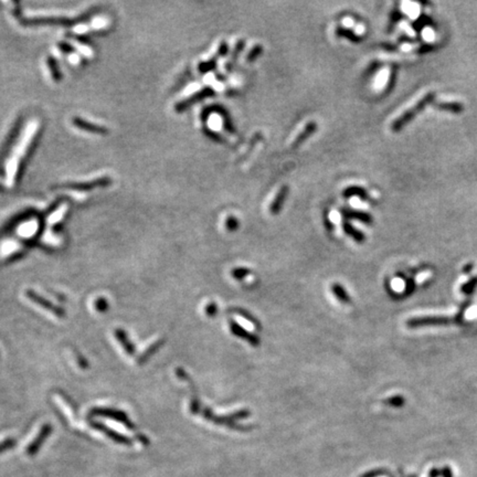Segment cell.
<instances>
[{"label": "cell", "mask_w": 477, "mask_h": 477, "mask_svg": "<svg viewBox=\"0 0 477 477\" xmlns=\"http://www.w3.org/2000/svg\"><path fill=\"white\" fill-rule=\"evenodd\" d=\"M434 98H435V93L434 92H430L427 95H424V97L419 102H417L415 105H413L410 109H408L407 112L403 113L400 117H398V119L392 123L391 129L393 131L401 130L406 125H408V123L412 121L417 114H419L420 112H422L423 109L427 107L431 102H433Z\"/></svg>", "instance_id": "obj_1"}, {"label": "cell", "mask_w": 477, "mask_h": 477, "mask_svg": "<svg viewBox=\"0 0 477 477\" xmlns=\"http://www.w3.org/2000/svg\"><path fill=\"white\" fill-rule=\"evenodd\" d=\"M385 403L386 405H390L394 408H400L403 406V403H405V399H403L402 395H393V397L387 399Z\"/></svg>", "instance_id": "obj_25"}, {"label": "cell", "mask_w": 477, "mask_h": 477, "mask_svg": "<svg viewBox=\"0 0 477 477\" xmlns=\"http://www.w3.org/2000/svg\"><path fill=\"white\" fill-rule=\"evenodd\" d=\"M262 53H263V47L261 45H256L250 50V52L247 53L246 61L251 63V62L255 61L256 59H258Z\"/></svg>", "instance_id": "obj_21"}, {"label": "cell", "mask_w": 477, "mask_h": 477, "mask_svg": "<svg viewBox=\"0 0 477 477\" xmlns=\"http://www.w3.org/2000/svg\"><path fill=\"white\" fill-rule=\"evenodd\" d=\"M91 415H93V416H95V415L106 416V417H109V419H113V420H116L117 422L123 423L124 425H125V427H127L130 430H135V425L128 420V417L126 416V414L124 412H122V411H119V410L107 409V408L106 409L98 408V409H93L91 411Z\"/></svg>", "instance_id": "obj_3"}, {"label": "cell", "mask_w": 477, "mask_h": 477, "mask_svg": "<svg viewBox=\"0 0 477 477\" xmlns=\"http://www.w3.org/2000/svg\"><path fill=\"white\" fill-rule=\"evenodd\" d=\"M244 46H245V41H244V40H239V41L237 42V45H236V47H234L233 52H232V54H231V59H230V60L227 61V63H226V70L229 71V72L233 69L234 64H236V62H237V60H238V58H239L240 53L242 52V50L244 49Z\"/></svg>", "instance_id": "obj_17"}, {"label": "cell", "mask_w": 477, "mask_h": 477, "mask_svg": "<svg viewBox=\"0 0 477 477\" xmlns=\"http://www.w3.org/2000/svg\"><path fill=\"white\" fill-rule=\"evenodd\" d=\"M115 335H116L117 340H119L122 344V346L125 348L127 354L128 355H134L135 354V347H134V345L129 341L126 333L122 329H116Z\"/></svg>", "instance_id": "obj_14"}, {"label": "cell", "mask_w": 477, "mask_h": 477, "mask_svg": "<svg viewBox=\"0 0 477 477\" xmlns=\"http://www.w3.org/2000/svg\"><path fill=\"white\" fill-rule=\"evenodd\" d=\"M239 226H240V223H239L238 219H237L236 217L230 216V217H227V218H226L225 227H226V230H227V231H229V232L237 231Z\"/></svg>", "instance_id": "obj_24"}, {"label": "cell", "mask_w": 477, "mask_h": 477, "mask_svg": "<svg viewBox=\"0 0 477 477\" xmlns=\"http://www.w3.org/2000/svg\"><path fill=\"white\" fill-rule=\"evenodd\" d=\"M163 344H164V340H158V341H156L155 344L150 345V346L144 351V354L138 358V364H139V365H142V364L147 362V361H148V359H149L154 354H155V352H156L161 346H163Z\"/></svg>", "instance_id": "obj_18"}, {"label": "cell", "mask_w": 477, "mask_h": 477, "mask_svg": "<svg viewBox=\"0 0 477 477\" xmlns=\"http://www.w3.org/2000/svg\"><path fill=\"white\" fill-rule=\"evenodd\" d=\"M442 476H443V477H453L451 468H450V467H444V468L442 469Z\"/></svg>", "instance_id": "obj_32"}, {"label": "cell", "mask_w": 477, "mask_h": 477, "mask_svg": "<svg viewBox=\"0 0 477 477\" xmlns=\"http://www.w3.org/2000/svg\"><path fill=\"white\" fill-rule=\"evenodd\" d=\"M342 196L345 198H351V197H357L359 199L361 200H369V195L367 193V190L365 188L358 187V186H350L347 187L346 189L342 192Z\"/></svg>", "instance_id": "obj_13"}, {"label": "cell", "mask_w": 477, "mask_h": 477, "mask_svg": "<svg viewBox=\"0 0 477 477\" xmlns=\"http://www.w3.org/2000/svg\"><path fill=\"white\" fill-rule=\"evenodd\" d=\"M26 295H27L29 298H30V299L32 300V302H34V303H36L38 305H40L41 307L45 308V310H48V311H50V312H52L54 315H56L58 317H63V316H64V311L62 310V308L55 306V305L52 304V303H50L48 299L43 298V297L40 296L39 294H36L35 292L29 290V291L26 292Z\"/></svg>", "instance_id": "obj_6"}, {"label": "cell", "mask_w": 477, "mask_h": 477, "mask_svg": "<svg viewBox=\"0 0 477 477\" xmlns=\"http://www.w3.org/2000/svg\"><path fill=\"white\" fill-rule=\"evenodd\" d=\"M316 129H317L316 122H308L305 125V127L303 128V130L295 137L294 142H293L292 144V148L295 149L299 147L300 145L304 144V142L307 141V139L310 138L315 133V131H316Z\"/></svg>", "instance_id": "obj_11"}, {"label": "cell", "mask_w": 477, "mask_h": 477, "mask_svg": "<svg viewBox=\"0 0 477 477\" xmlns=\"http://www.w3.org/2000/svg\"><path fill=\"white\" fill-rule=\"evenodd\" d=\"M229 326H230L231 333L234 336H237V337H239V338L243 339V340H245L247 342H250L251 346L258 347L260 345L261 340H260L259 337L256 335H254V334H252L251 332H249V330H246L245 328H243L241 325H239L237 321L230 320L229 321Z\"/></svg>", "instance_id": "obj_4"}, {"label": "cell", "mask_w": 477, "mask_h": 477, "mask_svg": "<svg viewBox=\"0 0 477 477\" xmlns=\"http://www.w3.org/2000/svg\"><path fill=\"white\" fill-rule=\"evenodd\" d=\"M231 313H234V314H238L240 315V316L242 317H244V319L249 320L251 322V324H253L255 326V328H258V329H261V324H260V321L256 319L252 314L249 313L246 310H243V308H232L231 310Z\"/></svg>", "instance_id": "obj_19"}, {"label": "cell", "mask_w": 477, "mask_h": 477, "mask_svg": "<svg viewBox=\"0 0 477 477\" xmlns=\"http://www.w3.org/2000/svg\"><path fill=\"white\" fill-rule=\"evenodd\" d=\"M51 431H52V428H51L50 424L43 425L40 433H39V435L36 436V438L34 440V441L27 447V454L30 455V456H32V455H35L36 453H38V451L41 447V445L43 444V442H45L47 440V437L50 435Z\"/></svg>", "instance_id": "obj_9"}, {"label": "cell", "mask_w": 477, "mask_h": 477, "mask_svg": "<svg viewBox=\"0 0 477 477\" xmlns=\"http://www.w3.org/2000/svg\"><path fill=\"white\" fill-rule=\"evenodd\" d=\"M215 94H216V92H215L214 89H211L210 86H205V87H203L202 90H200L199 92H197L196 94L192 95V97H190L189 99L179 103V104L177 105V107H176V109H178V111H185L186 108L192 106L194 103L200 102V101L207 99V98H210V97H214Z\"/></svg>", "instance_id": "obj_5"}, {"label": "cell", "mask_w": 477, "mask_h": 477, "mask_svg": "<svg viewBox=\"0 0 477 477\" xmlns=\"http://www.w3.org/2000/svg\"><path fill=\"white\" fill-rule=\"evenodd\" d=\"M290 193V188L288 186H283L278 193L276 194L275 198L273 199L272 203L270 205V212L272 216H277L280 214L282 208L284 207V203L288 199V196Z\"/></svg>", "instance_id": "obj_8"}, {"label": "cell", "mask_w": 477, "mask_h": 477, "mask_svg": "<svg viewBox=\"0 0 477 477\" xmlns=\"http://www.w3.org/2000/svg\"><path fill=\"white\" fill-rule=\"evenodd\" d=\"M438 475H440V472L437 471L436 468H433L432 471L430 472V477H438Z\"/></svg>", "instance_id": "obj_33"}, {"label": "cell", "mask_w": 477, "mask_h": 477, "mask_svg": "<svg viewBox=\"0 0 477 477\" xmlns=\"http://www.w3.org/2000/svg\"><path fill=\"white\" fill-rule=\"evenodd\" d=\"M16 445V440L14 438H7L4 442L0 443V454L4 453L7 450H10Z\"/></svg>", "instance_id": "obj_28"}, {"label": "cell", "mask_w": 477, "mask_h": 477, "mask_svg": "<svg viewBox=\"0 0 477 477\" xmlns=\"http://www.w3.org/2000/svg\"><path fill=\"white\" fill-rule=\"evenodd\" d=\"M342 230H344L345 233L347 234L348 237H350L352 240H355L357 243H364V242L366 241L365 233L361 232V231H359L358 229H356V227L352 225L349 221H345L342 223Z\"/></svg>", "instance_id": "obj_12"}, {"label": "cell", "mask_w": 477, "mask_h": 477, "mask_svg": "<svg viewBox=\"0 0 477 477\" xmlns=\"http://www.w3.org/2000/svg\"><path fill=\"white\" fill-rule=\"evenodd\" d=\"M227 52H229V46H227V43L225 41H221L220 42V45H219V48H218V55L219 56H225L227 54Z\"/></svg>", "instance_id": "obj_29"}, {"label": "cell", "mask_w": 477, "mask_h": 477, "mask_svg": "<svg viewBox=\"0 0 477 477\" xmlns=\"http://www.w3.org/2000/svg\"><path fill=\"white\" fill-rule=\"evenodd\" d=\"M332 292H333V294L337 298H338V300L340 303H342V304H350L351 303L350 296L348 295V293L346 292V290H345L340 284H337V283L333 284Z\"/></svg>", "instance_id": "obj_16"}, {"label": "cell", "mask_w": 477, "mask_h": 477, "mask_svg": "<svg viewBox=\"0 0 477 477\" xmlns=\"http://www.w3.org/2000/svg\"><path fill=\"white\" fill-rule=\"evenodd\" d=\"M91 425L94 428V429H97L99 431H102V432H104L105 434L111 438L113 440V441H115L116 443H120V444H125V445H130L131 442H130V440L126 436H124V435H121L119 434V433L111 430L109 428L105 427L104 424H102V423H99V422H91Z\"/></svg>", "instance_id": "obj_10"}, {"label": "cell", "mask_w": 477, "mask_h": 477, "mask_svg": "<svg viewBox=\"0 0 477 477\" xmlns=\"http://www.w3.org/2000/svg\"><path fill=\"white\" fill-rule=\"evenodd\" d=\"M205 313H207V315H209V316H215V315L218 313L217 304L216 303L208 304L207 307H205Z\"/></svg>", "instance_id": "obj_30"}, {"label": "cell", "mask_w": 477, "mask_h": 477, "mask_svg": "<svg viewBox=\"0 0 477 477\" xmlns=\"http://www.w3.org/2000/svg\"><path fill=\"white\" fill-rule=\"evenodd\" d=\"M336 35L337 36H339V38H345V39H347L351 42H360L362 40V38L360 35H358L357 33H355L352 30H350V29L348 28H345V27H337L336 28Z\"/></svg>", "instance_id": "obj_15"}, {"label": "cell", "mask_w": 477, "mask_h": 477, "mask_svg": "<svg viewBox=\"0 0 477 477\" xmlns=\"http://www.w3.org/2000/svg\"><path fill=\"white\" fill-rule=\"evenodd\" d=\"M94 306H95V308H97V311H99L101 313H104V312L107 311L108 303H107V300L105 298L100 297V298H98L97 300H95Z\"/></svg>", "instance_id": "obj_27"}, {"label": "cell", "mask_w": 477, "mask_h": 477, "mask_svg": "<svg viewBox=\"0 0 477 477\" xmlns=\"http://www.w3.org/2000/svg\"><path fill=\"white\" fill-rule=\"evenodd\" d=\"M251 270L250 269H245V268H236L232 270V276L236 278V280H243L244 277L247 275H250Z\"/></svg>", "instance_id": "obj_23"}, {"label": "cell", "mask_w": 477, "mask_h": 477, "mask_svg": "<svg viewBox=\"0 0 477 477\" xmlns=\"http://www.w3.org/2000/svg\"><path fill=\"white\" fill-rule=\"evenodd\" d=\"M340 215L346 220H358L359 222H362L365 224H372L373 218L368 212L361 211V210H355L349 208H341Z\"/></svg>", "instance_id": "obj_7"}, {"label": "cell", "mask_w": 477, "mask_h": 477, "mask_svg": "<svg viewBox=\"0 0 477 477\" xmlns=\"http://www.w3.org/2000/svg\"><path fill=\"white\" fill-rule=\"evenodd\" d=\"M385 472L383 471H373V472H369V473H367L366 475H364V477H378L380 475H384Z\"/></svg>", "instance_id": "obj_31"}, {"label": "cell", "mask_w": 477, "mask_h": 477, "mask_svg": "<svg viewBox=\"0 0 477 477\" xmlns=\"http://www.w3.org/2000/svg\"><path fill=\"white\" fill-rule=\"evenodd\" d=\"M217 68V58L211 59V60L207 62H202L199 65V71L200 73H208L212 70H215Z\"/></svg>", "instance_id": "obj_22"}, {"label": "cell", "mask_w": 477, "mask_h": 477, "mask_svg": "<svg viewBox=\"0 0 477 477\" xmlns=\"http://www.w3.org/2000/svg\"><path fill=\"white\" fill-rule=\"evenodd\" d=\"M454 317L450 316H424V317H413L407 321V326L409 328H419L422 326L429 325H445L454 321Z\"/></svg>", "instance_id": "obj_2"}, {"label": "cell", "mask_w": 477, "mask_h": 477, "mask_svg": "<svg viewBox=\"0 0 477 477\" xmlns=\"http://www.w3.org/2000/svg\"><path fill=\"white\" fill-rule=\"evenodd\" d=\"M440 109H443V111H449L453 113H460L464 109L463 104L456 102H452V103H441V104H437L436 106Z\"/></svg>", "instance_id": "obj_20"}, {"label": "cell", "mask_w": 477, "mask_h": 477, "mask_svg": "<svg viewBox=\"0 0 477 477\" xmlns=\"http://www.w3.org/2000/svg\"><path fill=\"white\" fill-rule=\"evenodd\" d=\"M250 414H251L250 411L246 409H242V410L236 411V412L229 414V416L232 420H239V419H245V417H247Z\"/></svg>", "instance_id": "obj_26"}]
</instances>
